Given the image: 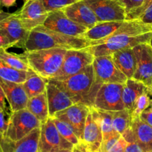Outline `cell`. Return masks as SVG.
Instances as JSON below:
<instances>
[{
    "mask_svg": "<svg viewBox=\"0 0 152 152\" xmlns=\"http://www.w3.org/2000/svg\"><path fill=\"white\" fill-rule=\"evenodd\" d=\"M152 25L138 20H125L119 30L111 36L99 41H91L88 49L94 57L111 55L125 49H133L142 43H150Z\"/></svg>",
    "mask_w": 152,
    "mask_h": 152,
    "instance_id": "1",
    "label": "cell"
},
{
    "mask_svg": "<svg viewBox=\"0 0 152 152\" xmlns=\"http://www.w3.org/2000/svg\"><path fill=\"white\" fill-rule=\"evenodd\" d=\"M92 42L84 37L68 36L40 26L29 32L25 52L61 48L66 50L90 47Z\"/></svg>",
    "mask_w": 152,
    "mask_h": 152,
    "instance_id": "2",
    "label": "cell"
},
{
    "mask_svg": "<svg viewBox=\"0 0 152 152\" xmlns=\"http://www.w3.org/2000/svg\"><path fill=\"white\" fill-rule=\"evenodd\" d=\"M94 78V70L91 64L64 81H49L64 91L75 104L82 103L90 107V96Z\"/></svg>",
    "mask_w": 152,
    "mask_h": 152,
    "instance_id": "3",
    "label": "cell"
},
{
    "mask_svg": "<svg viewBox=\"0 0 152 152\" xmlns=\"http://www.w3.org/2000/svg\"><path fill=\"white\" fill-rule=\"evenodd\" d=\"M66 49L61 48L25 52L31 69L45 79H52L61 69Z\"/></svg>",
    "mask_w": 152,
    "mask_h": 152,
    "instance_id": "4",
    "label": "cell"
},
{
    "mask_svg": "<svg viewBox=\"0 0 152 152\" xmlns=\"http://www.w3.org/2000/svg\"><path fill=\"white\" fill-rule=\"evenodd\" d=\"M94 83L90 96V107H93L94 97L103 84H124L128 78L117 68L111 55L95 57L93 62Z\"/></svg>",
    "mask_w": 152,
    "mask_h": 152,
    "instance_id": "5",
    "label": "cell"
},
{
    "mask_svg": "<svg viewBox=\"0 0 152 152\" xmlns=\"http://www.w3.org/2000/svg\"><path fill=\"white\" fill-rule=\"evenodd\" d=\"M95 57L88 47L81 49H69L66 51L61 69L52 81H64L77 74L89 65L93 64Z\"/></svg>",
    "mask_w": 152,
    "mask_h": 152,
    "instance_id": "6",
    "label": "cell"
},
{
    "mask_svg": "<svg viewBox=\"0 0 152 152\" xmlns=\"http://www.w3.org/2000/svg\"><path fill=\"white\" fill-rule=\"evenodd\" d=\"M41 125V122L27 108L12 112L8 116V128L3 137L17 141L36 128H40Z\"/></svg>",
    "mask_w": 152,
    "mask_h": 152,
    "instance_id": "7",
    "label": "cell"
},
{
    "mask_svg": "<svg viewBox=\"0 0 152 152\" xmlns=\"http://www.w3.org/2000/svg\"><path fill=\"white\" fill-rule=\"evenodd\" d=\"M123 84H103L98 90L93 100V107L104 111L125 110L122 93Z\"/></svg>",
    "mask_w": 152,
    "mask_h": 152,
    "instance_id": "8",
    "label": "cell"
},
{
    "mask_svg": "<svg viewBox=\"0 0 152 152\" xmlns=\"http://www.w3.org/2000/svg\"><path fill=\"white\" fill-rule=\"evenodd\" d=\"M96 15L99 23L125 21L126 12L118 0H83Z\"/></svg>",
    "mask_w": 152,
    "mask_h": 152,
    "instance_id": "9",
    "label": "cell"
},
{
    "mask_svg": "<svg viewBox=\"0 0 152 152\" xmlns=\"http://www.w3.org/2000/svg\"><path fill=\"white\" fill-rule=\"evenodd\" d=\"M73 146L60 134L52 118L49 117L45 123L42 124L39 141L40 151L55 152L61 149H72Z\"/></svg>",
    "mask_w": 152,
    "mask_h": 152,
    "instance_id": "10",
    "label": "cell"
},
{
    "mask_svg": "<svg viewBox=\"0 0 152 152\" xmlns=\"http://www.w3.org/2000/svg\"><path fill=\"white\" fill-rule=\"evenodd\" d=\"M0 32L8 37L14 47L25 48L29 31L24 28L15 12L8 13L0 11Z\"/></svg>",
    "mask_w": 152,
    "mask_h": 152,
    "instance_id": "11",
    "label": "cell"
},
{
    "mask_svg": "<svg viewBox=\"0 0 152 152\" xmlns=\"http://www.w3.org/2000/svg\"><path fill=\"white\" fill-rule=\"evenodd\" d=\"M15 14L23 27L29 32L38 26H43L49 15L42 0H34L23 5Z\"/></svg>",
    "mask_w": 152,
    "mask_h": 152,
    "instance_id": "12",
    "label": "cell"
},
{
    "mask_svg": "<svg viewBox=\"0 0 152 152\" xmlns=\"http://www.w3.org/2000/svg\"><path fill=\"white\" fill-rule=\"evenodd\" d=\"M137 67L133 78L147 87L152 86V46L150 43H142L133 48Z\"/></svg>",
    "mask_w": 152,
    "mask_h": 152,
    "instance_id": "13",
    "label": "cell"
},
{
    "mask_svg": "<svg viewBox=\"0 0 152 152\" xmlns=\"http://www.w3.org/2000/svg\"><path fill=\"white\" fill-rule=\"evenodd\" d=\"M43 26L63 34L78 37H82V35L88 30L68 18L62 10L49 13Z\"/></svg>",
    "mask_w": 152,
    "mask_h": 152,
    "instance_id": "14",
    "label": "cell"
},
{
    "mask_svg": "<svg viewBox=\"0 0 152 152\" xmlns=\"http://www.w3.org/2000/svg\"><path fill=\"white\" fill-rule=\"evenodd\" d=\"M103 141L99 114L96 108L90 107L81 142L92 152H99Z\"/></svg>",
    "mask_w": 152,
    "mask_h": 152,
    "instance_id": "15",
    "label": "cell"
},
{
    "mask_svg": "<svg viewBox=\"0 0 152 152\" xmlns=\"http://www.w3.org/2000/svg\"><path fill=\"white\" fill-rule=\"evenodd\" d=\"M90 107L82 103L75 104L57 113L53 118L67 122L72 128L75 135L81 141Z\"/></svg>",
    "mask_w": 152,
    "mask_h": 152,
    "instance_id": "16",
    "label": "cell"
},
{
    "mask_svg": "<svg viewBox=\"0 0 152 152\" xmlns=\"http://www.w3.org/2000/svg\"><path fill=\"white\" fill-rule=\"evenodd\" d=\"M40 136V128H36L17 141L0 135V145L3 152H41L39 147Z\"/></svg>",
    "mask_w": 152,
    "mask_h": 152,
    "instance_id": "17",
    "label": "cell"
},
{
    "mask_svg": "<svg viewBox=\"0 0 152 152\" xmlns=\"http://www.w3.org/2000/svg\"><path fill=\"white\" fill-rule=\"evenodd\" d=\"M62 11L70 20L88 29L99 23L93 11L83 0L69 5Z\"/></svg>",
    "mask_w": 152,
    "mask_h": 152,
    "instance_id": "18",
    "label": "cell"
},
{
    "mask_svg": "<svg viewBox=\"0 0 152 152\" xmlns=\"http://www.w3.org/2000/svg\"><path fill=\"white\" fill-rule=\"evenodd\" d=\"M0 85L8 102L11 113L26 109L29 99L23 88V84L5 81L0 78Z\"/></svg>",
    "mask_w": 152,
    "mask_h": 152,
    "instance_id": "19",
    "label": "cell"
},
{
    "mask_svg": "<svg viewBox=\"0 0 152 152\" xmlns=\"http://www.w3.org/2000/svg\"><path fill=\"white\" fill-rule=\"evenodd\" d=\"M46 92L49 117L53 118L57 113L61 112L75 104L71 98L49 80H47Z\"/></svg>",
    "mask_w": 152,
    "mask_h": 152,
    "instance_id": "20",
    "label": "cell"
},
{
    "mask_svg": "<svg viewBox=\"0 0 152 152\" xmlns=\"http://www.w3.org/2000/svg\"><path fill=\"white\" fill-rule=\"evenodd\" d=\"M130 128L133 142L137 143L143 152H152V126L137 118L131 121Z\"/></svg>",
    "mask_w": 152,
    "mask_h": 152,
    "instance_id": "21",
    "label": "cell"
},
{
    "mask_svg": "<svg viewBox=\"0 0 152 152\" xmlns=\"http://www.w3.org/2000/svg\"><path fill=\"white\" fill-rule=\"evenodd\" d=\"M148 87L143 83L137 81L134 78H130L123 84L122 98L125 109L130 114L132 113L136 102L138 98L147 90Z\"/></svg>",
    "mask_w": 152,
    "mask_h": 152,
    "instance_id": "22",
    "label": "cell"
},
{
    "mask_svg": "<svg viewBox=\"0 0 152 152\" xmlns=\"http://www.w3.org/2000/svg\"><path fill=\"white\" fill-rule=\"evenodd\" d=\"M111 57L117 68L126 76L128 79L133 78L137 67V61L133 49L117 51L113 53Z\"/></svg>",
    "mask_w": 152,
    "mask_h": 152,
    "instance_id": "23",
    "label": "cell"
},
{
    "mask_svg": "<svg viewBox=\"0 0 152 152\" xmlns=\"http://www.w3.org/2000/svg\"><path fill=\"white\" fill-rule=\"evenodd\" d=\"M123 23L124 21L98 23L94 27L88 29L82 35V37L90 41L102 40L116 33L122 26Z\"/></svg>",
    "mask_w": 152,
    "mask_h": 152,
    "instance_id": "24",
    "label": "cell"
},
{
    "mask_svg": "<svg viewBox=\"0 0 152 152\" xmlns=\"http://www.w3.org/2000/svg\"><path fill=\"white\" fill-rule=\"evenodd\" d=\"M26 108L36 116L41 124L45 123L49 118L46 92L29 99Z\"/></svg>",
    "mask_w": 152,
    "mask_h": 152,
    "instance_id": "25",
    "label": "cell"
},
{
    "mask_svg": "<svg viewBox=\"0 0 152 152\" xmlns=\"http://www.w3.org/2000/svg\"><path fill=\"white\" fill-rule=\"evenodd\" d=\"M47 79L42 78L32 69L28 72L26 80L23 84L28 99L45 93L46 90Z\"/></svg>",
    "mask_w": 152,
    "mask_h": 152,
    "instance_id": "26",
    "label": "cell"
},
{
    "mask_svg": "<svg viewBox=\"0 0 152 152\" xmlns=\"http://www.w3.org/2000/svg\"><path fill=\"white\" fill-rule=\"evenodd\" d=\"M151 0H119L126 12V20H137Z\"/></svg>",
    "mask_w": 152,
    "mask_h": 152,
    "instance_id": "27",
    "label": "cell"
},
{
    "mask_svg": "<svg viewBox=\"0 0 152 152\" xmlns=\"http://www.w3.org/2000/svg\"><path fill=\"white\" fill-rule=\"evenodd\" d=\"M0 59L15 69L26 72L31 69L25 53L17 55L7 50H2L0 51Z\"/></svg>",
    "mask_w": 152,
    "mask_h": 152,
    "instance_id": "28",
    "label": "cell"
},
{
    "mask_svg": "<svg viewBox=\"0 0 152 152\" xmlns=\"http://www.w3.org/2000/svg\"><path fill=\"white\" fill-rule=\"evenodd\" d=\"M28 72L15 69L0 59V78L3 80L23 84L27 78Z\"/></svg>",
    "mask_w": 152,
    "mask_h": 152,
    "instance_id": "29",
    "label": "cell"
},
{
    "mask_svg": "<svg viewBox=\"0 0 152 152\" xmlns=\"http://www.w3.org/2000/svg\"><path fill=\"white\" fill-rule=\"evenodd\" d=\"M113 127L119 134L122 135L131 126V114L127 110L110 111Z\"/></svg>",
    "mask_w": 152,
    "mask_h": 152,
    "instance_id": "30",
    "label": "cell"
},
{
    "mask_svg": "<svg viewBox=\"0 0 152 152\" xmlns=\"http://www.w3.org/2000/svg\"><path fill=\"white\" fill-rule=\"evenodd\" d=\"M97 110L99 114V122L102 128L103 140H106L115 136L121 135L114 128L110 111H104L101 110Z\"/></svg>",
    "mask_w": 152,
    "mask_h": 152,
    "instance_id": "31",
    "label": "cell"
},
{
    "mask_svg": "<svg viewBox=\"0 0 152 152\" xmlns=\"http://www.w3.org/2000/svg\"><path fill=\"white\" fill-rule=\"evenodd\" d=\"M52 119H53L54 123H55L58 132L66 140L69 142L73 145H75L79 143L80 140L75 134L72 128L67 122L57 119V118H52Z\"/></svg>",
    "mask_w": 152,
    "mask_h": 152,
    "instance_id": "32",
    "label": "cell"
},
{
    "mask_svg": "<svg viewBox=\"0 0 152 152\" xmlns=\"http://www.w3.org/2000/svg\"><path fill=\"white\" fill-rule=\"evenodd\" d=\"M150 101L151 97L147 89V90H146L145 93H143L138 98L137 102H136V104L135 105H134V109H133L132 113H131V121H132L133 119L140 118V116H141V114L149 107Z\"/></svg>",
    "mask_w": 152,
    "mask_h": 152,
    "instance_id": "33",
    "label": "cell"
},
{
    "mask_svg": "<svg viewBox=\"0 0 152 152\" xmlns=\"http://www.w3.org/2000/svg\"><path fill=\"white\" fill-rule=\"evenodd\" d=\"M48 13L61 11L80 0H42Z\"/></svg>",
    "mask_w": 152,
    "mask_h": 152,
    "instance_id": "34",
    "label": "cell"
},
{
    "mask_svg": "<svg viewBox=\"0 0 152 152\" xmlns=\"http://www.w3.org/2000/svg\"><path fill=\"white\" fill-rule=\"evenodd\" d=\"M137 20H140L146 24L152 25V0Z\"/></svg>",
    "mask_w": 152,
    "mask_h": 152,
    "instance_id": "35",
    "label": "cell"
},
{
    "mask_svg": "<svg viewBox=\"0 0 152 152\" xmlns=\"http://www.w3.org/2000/svg\"><path fill=\"white\" fill-rule=\"evenodd\" d=\"M127 145V142L121 136L120 138L117 140L115 144L107 151V152H125V148Z\"/></svg>",
    "mask_w": 152,
    "mask_h": 152,
    "instance_id": "36",
    "label": "cell"
},
{
    "mask_svg": "<svg viewBox=\"0 0 152 152\" xmlns=\"http://www.w3.org/2000/svg\"><path fill=\"white\" fill-rule=\"evenodd\" d=\"M8 114L0 108V135L5 136L8 125V118H6Z\"/></svg>",
    "mask_w": 152,
    "mask_h": 152,
    "instance_id": "37",
    "label": "cell"
},
{
    "mask_svg": "<svg viewBox=\"0 0 152 152\" xmlns=\"http://www.w3.org/2000/svg\"><path fill=\"white\" fill-rule=\"evenodd\" d=\"M12 47H14V43L9 40L8 37L0 32V51L8 50Z\"/></svg>",
    "mask_w": 152,
    "mask_h": 152,
    "instance_id": "38",
    "label": "cell"
},
{
    "mask_svg": "<svg viewBox=\"0 0 152 152\" xmlns=\"http://www.w3.org/2000/svg\"><path fill=\"white\" fill-rule=\"evenodd\" d=\"M125 152H143V151L137 143L131 142H127Z\"/></svg>",
    "mask_w": 152,
    "mask_h": 152,
    "instance_id": "39",
    "label": "cell"
},
{
    "mask_svg": "<svg viewBox=\"0 0 152 152\" xmlns=\"http://www.w3.org/2000/svg\"><path fill=\"white\" fill-rule=\"evenodd\" d=\"M6 98H5V93H4L3 90H2V87L0 85V108L2 110L5 111L7 114L10 115V113H8V107H7L6 105Z\"/></svg>",
    "mask_w": 152,
    "mask_h": 152,
    "instance_id": "40",
    "label": "cell"
},
{
    "mask_svg": "<svg viewBox=\"0 0 152 152\" xmlns=\"http://www.w3.org/2000/svg\"><path fill=\"white\" fill-rule=\"evenodd\" d=\"M72 152H92L82 142L80 141L79 143L73 146Z\"/></svg>",
    "mask_w": 152,
    "mask_h": 152,
    "instance_id": "41",
    "label": "cell"
},
{
    "mask_svg": "<svg viewBox=\"0 0 152 152\" xmlns=\"http://www.w3.org/2000/svg\"><path fill=\"white\" fill-rule=\"evenodd\" d=\"M140 119L144 121L149 125L152 126V113L151 112H147V111H144L141 114V116H140Z\"/></svg>",
    "mask_w": 152,
    "mask_h": 152,
    "instance_id": "42",
    "label": "cell"
},
{
    "mask_svg": "<svg viewBox=\"0 0 152 152\" xmlns=\"http://www.w3.org/2000/svg\"><path fill=\"white\" fill-rule=\"evenodd\" d=\"M17 0H0V8H9L15 6Z\"/></svg>",
    "mask_w": 152,
    "mask_h": 152,
    "instance_id": "43",
    "label": "cell"
},
{
    "mask_svg": "<svg viewBox=\"0 0 152 152\" xmlns=\"http://www.w3.org/2000/svg\"><path fill=\"white\" fill-rule=\"evenodd\" d=\"M148 91L149 95H150L151 101H150V104H149V107L145 111L152 113V87H148Z\"/></svg>",
    "mask_w": 152,
    "mask_h": 152,
    "instance_id": "44",
    "label": "cell"
},
{
    "mask_svg": "<svg viewBox=\"0 0 152 152\" xmlns=\"http://www.w3.org/2000/svg\"><path fill=\"white\" fill-rule=\"evenodd\" d=\"M55 152H72V149H61Z\"/></svg>",
    "mask_w": 152,
    "mask_h": 152,
    "instance_id": "45",
    "label": "cell"
},
{
    "mask_svg": "<svg viewBox=\"0 0 152 152\" xmlns=\"http://www.w3.org/2000/svg\"><path fill=\"white\" fill-rule=\"evenodd\" d=\"M32 1H34V0H23V5H26V4H28L30 2H32Z\"/></svg>",
    "mask_w": 152,
    "mask_h": 152,
    "instance_id": "46",
    "label": "cell"
},
{
    "mask_svg": "<svg viewBox=\"0 0 152 152\" xmlns=\"http://www.w3.org/2000/svg\"><path fill=\"white\" fill-rule=\"evenodd\" d=\"M0 152H3V151H2V148H1V145H0Z\"/></svg>",
    "mask_w": 152,
    "mask_h": 152,
    "instance_id": "47",
    "label": "cell"
},
{
    "mask_svg": "<svg viewBox=\"0 0 152 152\" xmlns=\"http://www.w3.org/2000/svg\"><path fill=\"white\" fill-rule=\"evenodd\" d=\"M150 44H151V46H152V38H151V42H150Z\"/></svg>",
    "mask_w": 152,
    "mask_h": 152,
    "instance_id": "48",
    "label": "cell"
},
{
    "mask_svg": "<svg viewBox=\"0 0 152 152\" xmlns=\"http://www.w3.org/2000/svg\"><path fill=\"white\" fill-rule=\"evenodd\" d=\"M118 1H119V0H118Z\"/></svg>",
    "mask_w": 152,
    "mask_h": 152,
    "instance_id": "49",
    "label": "cell"
},
{
    "mask_svg": "<svg viewBox=\"0 0 152 152\" xmlns=\"http://www.w3.org/2000/svg\"><path fill=\"white\" fill-rule=\"evenodd\" d=\"M151 87H152V86H151Z\"/></svg>",
    "mask_w": 152,
    "mask_h": 152,
    "instance_id": "50",
    "label": "cell"
}]
</instances>
